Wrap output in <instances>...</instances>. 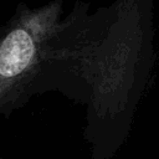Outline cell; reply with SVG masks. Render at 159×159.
<instances>
[{
  "instance_id": "1",
  "label": "cell",
  "mask_w": 159,
  "mask_h": 159,
  "mask_svg": "<svg viewBox=\"0 0 159 159\" xmlns=\"http://www.w3.org/2000/svg\"><path fill=\"white\" fill-rule=\"evenodd\" d=\"M56 92L86 109L91 159H114L132 132L154 63V0H114L89 12L76 1Z\"/></svg>"
},
{
  "instance_id": "2",
  "label": "cell",
  "mask_w": 159,
  "mask_h": 159,
  "mask_svg": "<svg viewBox=\"0 0 159 159\" xmlns=\"http://www.w3.org/2000/svg\"><path fill=\"white\" fill-rule=\"evenodd\" d=\"M63 15L62 0L17 4L0 27V117L10 118L36 94V86Z\"/></svg>"
}]
</instances>
